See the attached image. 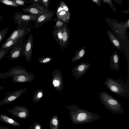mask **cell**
Wrapping results in <instances>:
<instances>
[{"label": "cell", "mask_w": 129, "mask_h": 129, "mask_svg": "<svg viewBox=\"0 0 129 129\" xmlns=\"http://www.w3.org/2000/svg\"><path fill=\"white\" fill-rule=\"evenodd\" d=\"M63 107L69 110L70 118L72 122L75 124L86 123L99 119L101 117L97 114L79 108L75 105L63 106Z\"/></svg>", "instance_id": "6da1fadb"}, {"label": "cell", "mask_w": 129, "mask_h": 129, "mask_svg": "<svg viewBox=\"0 0 129 129\" xmlns=\"http://www.w3.org/2000/svg\"><path fill=\"white\" fill-rule=\"evenodd\" d=\"M99 97L101 102L110 111L115 113H123V109L120 102L106 91L100 92Z\"/></svg>", "instance_id": "7a4b0ae2"}, {"label": "cell", "mask_w": 129, "mask_h": 129, "mask_svg": "<svg viewBox=\"0 0 129 129\" xmlns=\"http://www.w3.org/2000/svg\"><path fill=\"white\" fill-rule=\"evenodd\" d=\"M104 84L110 91L118 96L125 97L128 93L127 84L122 80L108 77L104 82Z\"/></svg>", "instance_id": "3957f363"}, {"label": "cell", "mask_w": 129, "mask_h": 129, "mask_svg": "<svg viewBox=\"0 0 129 129\" xmlns=\"http://www.w3.org/2000/svg\"><path fill=\"white\" fill-rule=\"evenodd\" d=\"M32 26L29 23L22 22L12 32L5 42L11 40H14L21 37H24L31 31Z\"/></svg>", "instance_id": "277c9868"}, {"label": "cell", "mask_w": 129, "mask_h": 129, "mask_svg": "<svg viewBox=\"0 0 129 129\" xmlns=\"http://www.w3.org/2000/svg\"><path fill=\"white\" fill-rule=\"evenodd\" d=\"M23 12L28 14L37 16L40 15L47 12L49 9H46L42 4L30 3L28 6H26L22 8Z\"/></svg>", "instance_id": "5b68a950"}, {"label": "cell", "mask_w": 129, "mask_h": 129, "mask_svg": "<svg viewBox=\"0 0 129 129\" xmlns=\"http://www.w3.org/2000/svg\"><path fill=\"white\" fill-rule=\"evenodd\" d=\"M52 83L54 89L57 92H60L63 90L64 84L61 71L59 69L53 71Z\"/></svg>", "instance_id": "8992f818"}, {"label": "cell", "mask_w": 129, "mask_h": 129, "mask_svg": "<svg viewBox=\"0 0 129 129\" xmlns=\"http://www.w3.org/2000/svg\"><path fill=\"white\" fill-rule=\"evenodd\" d=\"M27 89L26 88L21 89L10 92H7L6 96L0 102V106L4 104H10L19 98L25 92Z\"/></svg>", "instance_id": "52a82bcc"}, {"label": "cell", "mask_w": 129, "mask_h": 129, "mask_svg": "<svg viewBox=\"0 0 129 129\" xmlns=\"http://www.w3.org/2000/svg\"><path fill=\"white\" fill-rule=\"evenodd\" d=\"M91 66V64L88 62H82L75 66L71 70L72 73L75 80L80 78L87 71Z\"/></svg>", "instance_id": "ba28073f"}, {"label": "cell", "mask_w": 129, "mask_h": 129, "mask_svg": "<svg viewBox=\"0 0 129 129\" xmlns=\"http://www.w3.org/2000/svg\"><path fill=\"white\" fill-rule=\"evenodd\" d=\"M13 17L14 23H16L19 25L22 22L28 23L30 21L35 22L38 17L37 16L29 14H26L18 12H15V15Z\"/></svg>", "instance_id": "9c48e42d"}, {"label": "cell", "mask_w": 129, "mask_h": 129, "mask_svg": "<svg viewBox=\"0 0 129 129\" xmlns=\"http://www.w3.org/2000/svg\"><path fill=\"white\" fill-rule=\"evenodd\" d=\"M7 111L15 116L25 119L30 115L29 110L24 106H16Z\"/></svg>", "instance_id": "30bf717a"}, {"label": "cell", "mask_w": 129, "mask_h": 129, "mask_svg": "<svg viewBox=\"0 0 129 129\" xmlns=\"http://www.w3.org/2000/svg\"><path fill=\"white\" fill-rule=\"evenodd\" d=\"M27 40H25L17 47L12 49L10 51L9 55L5 56L8 60L17 59L23 54L24 50Z\"/></svg>", "instance_id": "8fae6325"}, {"label": "cell", "mask_w": 129, "mask_h": 129, "mask_svg": "<svg viewBox=\"0 0 129 129\" xmlns=\"http://www.w3.org/2000/svg\"><path fill=\"white\" fill-rule=\"evenodd\" d=\"M28 72L25 68L20 66H16L11 68L7 72L0 73V79L6 78L7 77L12 78L18 75Z\"/></svg>", "instance_id": "7c38bea8"}, {"label": "cell", "mask_w": 129, "mask_h": 129, "mask_svg": "<svg viewBox=\"0 0 129 129\" xmlns=\"http://www.w3.org/2000/svg\"><path fill=\"white\" fill-rule=\"evenodd\" d=\"M55 12L48 10L47 12L39 16L35 23L36 28H38L44 24L52 20Z\"/></svg>", "instance_id": "4fadbf2b"}, {"label": "cell", "mask_w": 129, "mask_h": 129, "mask_svg": "<svg viewBox=\"0 0 129 129\" xmlns=\"http://www.w3.org/2000/svg\"><path fill=\"white\" fill-rule=\"evenodd\" d=\"M33 34H30L27 40L24 50L22 55L25 57L28 62L31 60L32 56V50L33 47Z\"/></svg>", "instance_id": "5bb4252c"}, {"label": "cell", "mask_w": 129, "mask_h": 129, "mask_svg": "<svg viewBox=\"0 0 129 129\" xmlns=\"http://www.w3.org/2000/svg\"><path fill=\"white\" fill-rule=\"evenodd\" d=\"M35 78L34 74L28 72L15 76L12 78L14 83H24L31 82Z\"/></svg>", "instance_id": "9a60e30c"}, {"label": "cell", "mask_w": 129, "mask_h": 129, "mask_svg": "<svg viewBox=\"0 0 129 129\" xmlns=\"http://www.w3.org/2000/svg\"><path fill=\"white\" fill-rule=\"evenodd\" d=\"M120 56L116 51L111 55L109 66L110 69L114 71H118L119 69Z\"/></svg>", "instance_id": "2e32d148"}, {"label": "cell", "mask_w": 129, "mask_h": 129, "mask_svg": "<svg viewBox=\"0 0 129 129\" xmlns=\"http://www.w3.org/2000/svg\"><path fill=\"white\" fill-rule=\"evenodd\" d=\"M24 37H21L14 40H11L5 42L1 46V48L9 50L17 47L23 42Z\"/></svg>", "instance_id": "e0dca14e"}, {"label": "cell", "mask_w": 129, "mask_h": 129, "mask_svg": "<svg viewBox=\"0 0 129 129\" xmlns=\"http://www.w3.org/2000/svg\"><path fill=\"white\" fill-rule=\"evenodd\" d=\"M68 23L67 22L63 26L62 38L63 49L67 48L69 44L70 33V29L68 26Z\"/></svg>", "instance_id": "ac0fdd59"}, {"label": "cell", "mask_w": 129, "mask_h": 129, "mask_svg": "<svg viewBox=\"0 0 129 129\" xmlns=\"http://www.w3.org/2000/svg\"><path fill=\"white\" fill-rule=\"evenodd\" d=\"M63 26L59 28H54L52 31L53 38L56 42L61 47V50L63 49L62 38Z\"/></svg>", "instance_id": "d6986e66"}, {"label": "cell", "mask_w": 129, "mask_h": 129, "mask_svg": "<svg viewBox=\"0 0 129 129\" xmlns=\"http://www.w3.org/2000/svg\"><path fill=\"white\" fill-rule=\"evenodd\" d=\"M106 33L113 45L119 51H122V48L121 43L113 32L109 30H108Z\"/></svg>", "instance_id": "ffe728a7"}, {"label": "cell", "mask_w": 129, "mask_h": 129, "mask_svg": "<svg viewBox=\"0 0 129 129\" xmlns=\"http://www.w3.org/2000/svg\"><path fill=\"white\" fill-rule=\"evenodd\" d=\"M56 12L57 20H59L64 22H69L67 20V12L59 5H58Z\"/></svg>", "instance_id": "44dd1931"}, {"label": "cell", "mask_w": 129, "mask_h": 129, "mask_svg": "<svg viewBox=\"0 0 129 129\" xmlns=\"http://www.w3.org/2000/svg\"><path fill=\"white\" fill-rule=\"evenodd\" d=\"M0 120L14 126H18L20 125V124L19 123L5 114H2L0 115Z\"/></svg>", "instance_id": "7402d4cb"}, {"label": "cell", "mask_w": 129, "mask_h": 129, "mask_svg": "<svg viewBox=\"0 0 129 129\" xmlns=\"http://www.w3.org/2000/svg\"><path fill=\"white\" fill-rule=\"evenodd\" d=\"M85 52V47L82 46L81 48L76 51L72 59V61L76 62L78 60L80 59L83 57Z\"/></svg>", "instance_id": "603a6c76"}, {"label": "cell", "mask_w": 129, "mask_h": 129, "mask_svg": "<svg viewBox=\"0 0 129 129\" xmlns=\"http://www.w3.org/2000/svg\"><path fill=\"white\" fill-rule=\"evenodd\" d=\"M60 126V121L57 115H55L51 119L50 121V129H58Z\"/></svg>", "instance_id": "cb8c5ba5"}, {"label": "cell", "mask_w": 129, "mask_h": 129, "mask_svg": "<svg viewBox=\"0 0 129 129\" xmlns=\"http://www.w3.org/2000/svg\"><path fill=\"white\" fill-rule=\"evenodd\" d=\"M44 96V93L42 89H39L34 93L33 97V101L37 103L40 101Z\"/></svg>", "instance_id": "d4e9b609"}, {"label": "cell", "mask_w": 129, "mask_h": 129, "mask_svg": "<svg viewBox=\"0 0 129 129\" xmlns=\"http://www.w3.org/2000/svg\"><path fill=\"white\" fill-rule=\"evenodd\" d=\"M59 5L62 7L63 10L67 12V21L69 22L71 14L70 10L69 8L66 4L62 1H61L60 2Z\"/></svg>", "instance_id": "484cf974"}, {"label": "cell", "mask_w": 129, "mask_h": 129, "mask_svg": "<svg viewBox=\"0 0 129 129\" xmlns=\"http://www.w3.org/2000/svg\"><path fill=\"white\" fill-rule=\"evenodd\" d=\"M53 58L51 57H41L38 59L39 62L42 64H47L50 62L52 60Z\"/></svg>", "instance_id": "4316f807"}, {"label": "cell", "mask_w": 129, "mask_h": 129, "mask_svg": "<svg viewBox=\"0 0 129 129\" xmlns=\"http://www.w3.org/2000/svg\"><path fill=\"white\" fill-rule=\"evenodd\" d=\"M0 2L4 4L14 7L17 8L19 6L12 0H0Z\"/></svg>", "instance_id": "83f0119b"}, {"label": "cell", "mask_w": 129, "mask_h": 129, "mask_svg": "<svg viewBox=\"0 0 129 129\" xmlns=\"http://www.w3.org/2000/svg\"><path fill=\"white\" fill-rule=\"evenodd\" d=\"M19 6L25 7V4H26L30 3L31 0H29L27 1V0H12Z\"/></svg>", "instance_id": "f1b7e54d"}, {"label": "cell", "mask_w": 129, "mask_h": 129, "mask_svg": "<svg viewBox=\"0 0 129 129\" xmlns=\"http://www.w3.org/2000/svg\"><path fill=\"white\" fill-rule=\"evenodd\" d=\"M8 27H7L0 30V43L6 36V33L8 31Z\"/></svg>", "instance_id": "f546056e"}, {"label": "cell", "mask_w": 129, "mask_h": 129, "mask_svg": "<svg viewBox=\"0 0 129 129\" xmlns=\"http://www.w3.org/2000/svg\"><path fill=\"white\" fill-rule=\"evenodd\" d=\"M64 22L60 20H58L57 22L53 27L54 28H59L63 27L64 24L67 22Z\"/></svg>", "instance_id": "4dcf8cb0"}, {"label": "cell", "mask_w": 129, "mask_h": 129, "mask_svg": "<svg viewBox=\"0 0 129 129\" xmlns=\"http://www.w3.org/2000/svg\"><path fill=\"white\" fill-rule=\"evenodd\" d=\"M101 1H102L105 4H108L112 10H113L114 12H116V10L111 0H101Z\"/></svg>", "instance_id": "1f68e13d"}, {"label": "cell", "mask_w": 129, "mask_h": 129, "mask_svg": "<svg viewBox=\"0 0 129 129\" xmlns=\"http://www.w3.org/2000/svg\"><path fill=\"white\" fill-rule=\"evenodd\" d=\"M9 50L7 49L0 48V60L8 53Z\"/></svg>", "instance_id": "d6a6232c"}, {"label": "cell", "mask_w": 129, "mask_h": 129, "mask_svg": "<svg viewBox=\"0 0 129 129\" xmlns=\"http://www.w3.org/2000/svg\"><path fill=\"white\" fill-rule=\"evenodd\" d=\"M42 3L46 9H48L49 5L50 0H41Z\"/></svg>", "instance_id": "836d02e7"}, {"label": "cell", "mask_w": 129, "mask_h": 129, "mask_svg": "<svg viewBox=\"0 0 129 129\" xmlns=\"http://www.w3.org/2000/svg\"><path fill=\"white\" fill-rule=\"evenodd\" d=\"M33 127L34 129H42V127L40 124L38 123H34Z\"/></svg>", "instance_id": "e575fe53"}, {"label": "cell", "mask_w": 129, "mask_h": 129, "mask_svg": "<svg viewBox=\"0 0 129 129\" xmlns=\"http://www.w3.org/2000/svg\"><path fill=\"white\" fill-rule=\"evenodd\" d=\"M32 4H42L41 0H31L30 3Z\"/></svg>", "instance_id": "d590c367"}, {"label": "cell", "mask_w": 129, "mask_h": 129, "mask_svg": "<svg viewBox=\"0 0 129 129\" xmlns=\"http://www.w3.org/2000/svg\"><path fill=\"white\" fill-rule=\"evenodd\" d=\"M92 1L96 4L98 5L101 6V0H92Z\"/></svg>", "instance_id": "8d00e7d4"}, {"label": "cell", "mask_w": 129, "mask_h": 129, "mask_svg": "<svg viewBox=\"0 0 129 129\" xmlns=\"http://www.w3.org/2000/svg\"><path fill=\"white\" fill-rule=\"evenodd\" d=\"M3 20L2 16L0 14V20Z\"/></svg>", "instance_id": "74e56055"}, {"label": "cell", "mask_w": 129, "mask_h": 129, "mask_svg": "<svg viewBox=\"0 0 129 129\" xmlns=\"http://www.w3.org/2000/svg\"><path fill=\"white\" fill-rule=\"evenodd\" d=\"M5 88L3 87H2L0 86V90H1Z\"/></svg>", "instance_id": "f35d334b"}, {"label": "cell", "mask_w": 129, "mask_h": 129, "mask_svg": "<svg viewBox=\"0 0 129 129\" xmlns=\"http://www.w3.org/2000/svg\"><path fill=\"white\" fill-rule=\"evenodd\" d=\"M29 129H34L33 127L31 126L29 128Z\"/></svg>", "instance_id": "ab89813d"}, {"label": "cell", "mask_w": 129, "mask_h": 129, "mask_svg": "<svg viewBox=\"0 0 129 129\" xmlns=\"http://www.w3.org/2000/svg\"><path fill=\"white\" fill-rule=\"evenodd\" d=\"M0 101H1L0 100Z\"/></svg>", "instance_id": "60d3db41"}]
</instances>
